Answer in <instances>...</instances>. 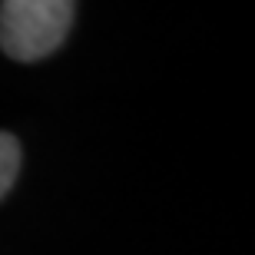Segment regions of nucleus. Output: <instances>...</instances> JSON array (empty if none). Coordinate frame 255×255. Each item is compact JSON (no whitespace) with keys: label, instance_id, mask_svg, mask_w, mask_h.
Returning a JSON list of instances; mask_svg holds the SVG:
<instances>
[{"label":"nucleus","instance_id":"1","mask_svg":"<svg viewBox=\"0 0 255 255\" xmlns=\"http://www.w3.org/2000/svg\"><path fill=\"white\" fill-rule=\"evenodd\" d=\"M73 13L66 0H7L0 3V47L20 63L43 60L66 40Z\"/></svg>","mask_w":255,"mask_h":255},{"label":"nucleus","instance_id":"2","mask_svg":"<svg viewBox=\"0 0 255 255\" xmlns=\"http://www.w3.org/2000/svg\"><path fill=\"white\" fill-rule=\"evenodd\" d=\"M20 172V142L10 132H0V199L10 192Z\"/></svg>","mask_w":255,"mask_h":255}]
</instances>
